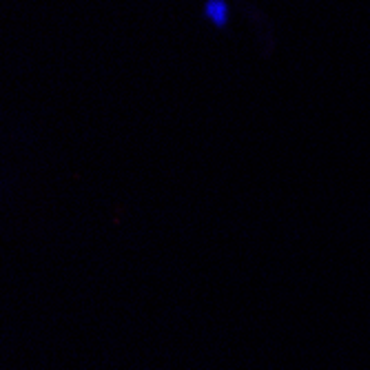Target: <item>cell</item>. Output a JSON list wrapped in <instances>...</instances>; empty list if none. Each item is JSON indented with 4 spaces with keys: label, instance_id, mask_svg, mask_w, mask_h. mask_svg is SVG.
Returning <instances> with one entry per match:
<instances>
[{
    "label": "cell",
    "instance_id": "cell-1",
    "mask_svg": "<svg viewBox=\"0 0 370 370\" xmlns=\"http://www.w3.org/2000/svg\"><path fill=\"white\" fill-rule=\"evenodd\" d=\"M204 18L211 25H215L217 29H224L228 25L231 18V7L226 0H206L204 5Z\"/></svg>",
    "mask_w": 370,
    "mask_h": 370
}]
</instances>
